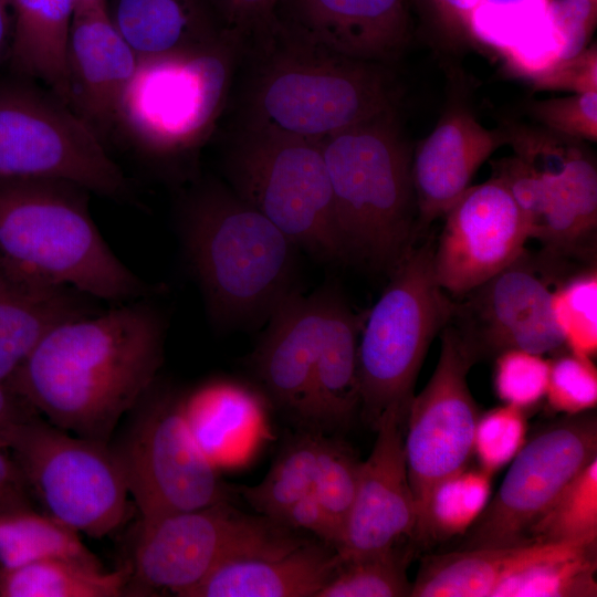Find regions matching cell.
Here are the masks:
<instances>
[{
  "mask_svg": "<svg viewBox=\"0 0 597 597\" xmlns=\"http://www.w3.org/2000/svg\"><path fill=\"white\" fill-rule=\"evenodd\" d=\"M259 64L244 126L323 140L396 109L387 65L302 39L280 21L251 48Z\"/></svg>",
  "mask_w": 597,
  "mask_h": 597,
  "instance_id": "obj_3",
  "label": "cell"
},
{
  "mask_svg": "<svg viewBox=\"0 0 597 597\" xmlns=\"http://www.w3.org/2000/svg\"><path fill=\"white\" fill-rule=\"evenodd\" d=\"M281 6L276 17L285 29L350 57L387 65L408 41L406 0H280Z\"/></svg>",
  "mask_w": 597,
  "mask_h": 597,
  "instance_id": "obj_20",
  "label": "cell"
},
{
  "mask_svg": "<svg viewBox=\"0 0 597 597\" xmlns=\"http://www.w3.org/2000/svg\"><path fill=\"white\" fill-rule=\"evenodd\" d=\"M229 502L142 521L132 575L147 588L187 594L227 561L290 549L305 538Z\"/></svg>",
  "mask_w": 597,
  "mask_h": 597,
  "instance_id": "obj_11",
  "label": "cell"
},
{
  "mask_svg": "<svg viewBox=\"0 0 597 597\" xmlns=\"http://www.w3.org/2000/svg\"><path fill=\"white\" fill-rule=\"evenodd\" d=\"M597 0H552L549 15L562 38V60L587 48L596 23Z\"/></svg>",
  "mask_w": 597,
  "mask_h": 597,
  "instance_id": "obj_45",
  "label": "cell"
},
{
  "mask_svg": "<svg viewBox=\"0 0 597 597\" xmlns=\"http://www.w3.org/2000/svg\"><path fill=\"white\" fill-rule=\"evenodd\" d=\"M440 335L437 366L426 387L413 396L405 422L404 448L417 522L434 486L468 467L481 415L467 379L479 360L476 353L450 323Z\"/></svg>",
  "mask_w": 597,
  "mask_h": 597,
  "instance_id": "obj_13",
  "label": "cell"
},
{
  "mask_svg": "<svg viewBox=\"0 0 597 597\" xmlns=\"http://www.w3.org/2000/svg\"><path fill=\"white\" fill-rule=\"evenodd\" d=\"M442 23L451 30L467 31L479 0H430Z\"/></svg>",
  "mask_w": 597,
  "mask_h": 597,
  "instance_id": "obj_48",
  "label": "cell"
},
{
  "mask_svg": "<svg viewBox=\"0 0 597 597\" xmlns=\"http://www.w3.org/2000/svg\"><path fill=\"white\" fill-rule=\"evenodd\" d=\"M151 297L59 324L8 381L50 423L106 443L163 363L167 323Z\"/></svg>",
  "mask_w": 597,
  "mask_h": 597,
  "instance_id": "obj_1",
  "label": "cell"
},
{
  "mask_svg": "<svg viewBox=\"0 0 597 597\" xmlns=\"http://www.w3.org/2000/svg\"><path fill=\"white\" fill-rule=\"evenodd\" d=\"M226 172L233 192L297 248L323 261H347L321 140L243 126Z\"/></svg>",
  "mask_w": 597,
  "mask_h": 597,
  "instance_id": "obj_8",
  "label": "cell"
},
{
  "mask_svg": "<svg viewBox=\"0 0 597 597\" xmlns=\"http://www.w3.org/2000/svg\"><path fill=\"white\" fill-rule=\"evenodd\" d=\"M321 438L316 432L295 437L260 483L240 488L241 495L263 516L279 523L292 504L313 491Z\"/></svg>",
  "mask_w": 597,
  "mask_h": 597,
  "instance_id": "obj_34",
  "label": "cell"
},
{
  "mask_svg": "<svg viewBox=\"0 0 597 597\" xmlns=\"http://www.w3.org/2000/svg\"><path fill=\"white\" fill-rule=\"evenodd\" d=\"M406 567V557L397 547L341 559L334 576L317 597L410 596L412 583L408 579Z\"/></svg>",
  "mask_w": 597,
  "mask_h": 597,
  "instance_id": "obj_37",
  "label": "cell"
},
{
  "mask_svg": "<svg viewBox=\"0 0 597 597\" xmlns=\"http://www.w3.org/2000/svg\"><path fill=\"white\" fill-rule=\"evenodd\" d=\"M549 359L521 349H509L495 356L493 386L506 405L528 410L546 395Z\"/></svg>",
  "mask_w": 597,
  "mask_h": 597,
  "instance_id": "obj_42",
  "label": "cell"
},
{
  "mask_svg": "<svg viewBox=\"0 0 597 597\" xmlns=\"http://www.w3.org/2000/svg\"><path fill=\"white\" fill-rule=\"evenodd\" d=\"M177 229L185 259L219 327L268 321L296 290L298 249L230 187L192 186L180 198Z\"/></svg>",
  "mask_w": 597,
  "mask_h": 597,
  "instance_id": "obj_2",
  "label": "cell"
},
{
  "mask_svg": "<svg viewBox=\"0 0 597 597\" xmlns=\"http://www.w3.org/2000/svg\"><path fill=\"white\" fill-rule=\"evenodd\" d=\"M97 302L0 256V381L9 380L55 326L100 312Z\"/></svg>",
  "mask_w": 597,
  "mask_h": 597,
  "instance_id": "obj_23",
  "label": "cell"
},
{
  "mask_svg": "<svg viewBox=\"0 0 597 597\" xmlns=\"http://www.w3.org/2000/svg\"><path fill=\"white\" fill-rule=\"evenodd\" d=\"M74 6H75V9H86V8L106 6V0H74Z\"/></svg>",
  "mask_w": 597,
  "mask_h": 597,
  "instance_id": "obj_50",
  "label": "cell"
},
{
  "mask_svg": "<svg viewBox=\"0 0 597 597\" xmlns=\"http://www.w3.org/2000/svg\"><path fill=\"white\" fill-rule=\"evenodd\" d=\"M130 567L106 572L101 565L50 558L4 570L0 591L8 597H117Z\"/></svg>",
  "mask_w": 597,
  "mask_h": 597,
  "instance_id": "obj_31",
  "label": "cell"
},
{
  "mask_svg": "<svg viewBox=\"0 0 597 597\" xmlns=\"http://www.w3.org/2000/svg\"><path fill=\"white\" fill-rule=\"evenodd\" d=\"M50 558L101 565L80 533L52 515L22 510L0 514V564L4 570Z\"/></svg>",
  "mask_w": 597,
  "mask_h": 597,
  "instance_id": "obj_32",
  "label": "cell"
},
{
  "mask_svg": "<svg viewBox=\"0 0 597 597\" xmlns=\"http://www.w3.org/2000/svg\"><path fill=\"white\" fill-rule=\"evenodd\" d=\"M125 442L115 451L142 521L229 502L227 486L196 441L181 397L154 391Z\"/></svg>",
  "mask_w": 597,
  "mask_h": 597,
  "instance_id": "obj_12",
  "label": "cell"
},
{
  "mask_svg": "<svg viewBox=\"0 0 597 597\" xmlns=\"http://www.w3.org/2000/svg\"><path fill=\"white\" fill-rule=\"evenodd\" d=\"M366 313H355L334 286L326 307L313 370L306 422L343 427L360 407L358 343Z\"/></svg>",
  "mask_w": 597,
  "mask_h": 597,
  "instance_id": "obj_25",
  "label": "cell"
},
{
  "mask_svg": "<svg viewBox=\"0 0 597 597\" xmlns=\"http://www.w3.org/2000/svg\"><path fill=\"white\" fill-rule=\"evenodd\" d=\"M339 563L333 547L305 540L283 552L227 561L186 597H317Z\"/></svg>",
  "mask_w": 597,
  "mask_h": 597,
  "instance_id": "obj_24",
  "label": "cell"
},
{
  "mask_svg": "<svg viewBox=\"0 0 597 597\" xmlns=\"http://www.w3.org/2000/svg\"><path fill=\"white\" fill-rule=\"evenodd\" d=\"M137 63L107 4L74 10L66 51L69 105L102 139L116 128Z\"/></svg>",
  "mask_w": 597,
  "mask_h": 597,
  "instance_id": "obj_19",
  "label": "cell"
},
{
  "mask_svg": "<svg viewBox=\"0 0 597 597\" xmlns=\"http://www.w3.org/2000/svg\"><path fill=\"white\" fill-rule=\"evenodd\" d=\"M503 144H507L505 130L488 129L465 109L449 111L440 118L411 159L418 235L446 214Z\"/></svg>",
  "mask_w": 597,
  "mask_h": 597,
  "instance_id": "obj_21",
  "label": "cell"
},
{
  "mask_svg": "<svg viewBox=\"0 0 597 597\" xmlns=\"http://www.w3.org/2000/svg\"><path fill=\"white\" fill-rule=\"evenodd\" d=\"M528 111L553 133L577 140H597V92L535 101Z\"/></svg>",
  "mask_w": 597,
  "mask_h": 597,
  "instance_id": "obj_43",
  "label": "cell"
},
{
  "mask_svg": "<svg viewBox=\"0 0 597 597\" xmlns=\"http://www.w3.org/2000/svg\"><path fill=\"white\" fill-rule=\"evenodd\" d=\"M595 458L597 421L590 411L567 415L538 432L510 462L499 491L465 533V548L530 542L534 522Z\"/></svg>",
  "mask_w": 597,
  "mask_h": 597,
  "instance_id": "obj_14",
  "label": "cell"
},
{
  "mask_svg": "<svg viewBox=\"0 0 597 597\" xmlns=\"http://www.w3.org/2000/svg\"><path fill=\"white\" fill-rule=\"evenodd\" d=\"M524 250L511 264L454 301L450 324L479 359L509 349L544 355L564 350L548 277Z\"/></svg>",
  "mask_w": 597,
  "mask_h": 597,
  "instance_id": "obj_15",
  "label": "cell"
},
{
  "mask_svg": "<svg viewBox=\"0 0 597 597\" xmlns=\"http://www.w3.org/2000/svg\"><path fill=\"white\" fill-rule=\"evenodd\" d=\"M108 14L138 59L209 43L223 32L210 0H115Z\"/></svg>",
  "mask_w": 597,
  "mask_h": 597,
  "instance_id": "obj_26",
  "label": "cell"
},
{
  "mask_svg": "<svg viewBox=\"0 0 597 597\" xmlns=\"http://www.w3.org/2000/svg\"><path fill=\"white\" fill-rule=\"evenodd\" d=\"M13 28L12 0H0V62L8 57Z\"/></svg>",
  "mask_w": 597,
  "mask_h": 597,
  "instance_id": "obj_49",
  "label": "cell"
},
{
  "mask_svg": "<svg viewBox=\"0 0 597 597\" xmlns=\"http://www.w3.org/2000/svg\"><path fill=\"white\" fill-rule=\"evenodd\" d=\"M577 139L522 127L512 129L509 144L516 156L544 178L548 207L534 239L546 258L586 256L595 249L597 228V169Z\"/></svg>",
  "mask_w": 597,
  "mask_h": 597,
  "instance_id": "obj_17",
  "label": "cell"
},
{
  "mask_svg": "<svg viewBox=\"0 0 597 597\" xmlns=\"http://www.w3.org/2000/svg\"><path fill=\"white\" fill-rule=\"evenodd\" d=\"M0 178L64 179L112 199L130 193L93 128L53 92L23 77L0 84Z\"/></svg>",
  "mask_w": 597,
  "mask_h": 597,
  "instance_id": "obj_9",
  "label": "cell"
},
{
  "mask_svg": "<svg viewBox=\"0 0 597 597\" xmlns=\"http://www.w3.org/2000/svg\"><path fill=\"white\" fill-rule=\"evenodd\" d=\"M432 269L448 294L462 296L511 264L530 231L507 187L496 177L470 186L446 212Z\"/></svg>",
  "mask_w": 597,
  "mask_h": 597,
  "instance_id": "obj_16",
  "label": "cell"
},
{
  "mask_svg": "<svg viewBox=\"0 0 597 597\" xmlns=\"http://www.w3.org/2000/svg\"><path fill=\"white\" fill-rule=\"evenodd\" d=\"M552 0H479L467 32L501 55L553 27Z\"/></svg>",
  "mask_w": 597,
  "mask_h": 597,
  "instance_id": "obj_36",
  "label": "cell"
},
{
  "mask_svg": "<svg viewBox=\"0 0 597 597\" xmlns=\"http://www.w3.org/2000/svg\"><path fill=\"white\" fill-rule=\"evenodd\" d=\"M360 463L345 443L322 436L313 492L331 519L339 545L355 499Z\"/></svg>",
  "mask_w": 597,
  "mask_h": 597,
  "instance_id": "obj_39",
  "label": "cell"
},
{
  "mask_svg": "<svg viewBox=\"0 0 597 597\" xmlns=\"http://www.w3.org/2000/svg\"><path fill=\"white\" fill-rule=\"evenodd\" d=\"M279 524L292 530L307 531L335 551L339 545V536L313 491L292 504Z\"/></svg>",
  "mask_w": 597,
  "mask_h": 597,
  "instance_id": "obj_47",
  "label": "cell"
},
{
  "mask_svg": "<svg viewBox=\"0 0 597 597\" xmlns=\"http://www.w3.org/2000/svg\"><path fill=\"white\" fill-rule=\"evenodd\" d=\"M431 241L413 247L366 313L358 343L360 407L374 423L387 410L405 418L434 337L449 324L454 301L437 283Z\"/></svg>",
  "mask_w": 597,
  "mask_h": 597,
  "instance_id": "obj_7",
  "label": "cell"
},
{
  "mask_svg": "<svg viewBox=\"0 0 597 597\" xmlns=\"http://www.w3.org/2000/svg\"><path fill=\"white\" fill-rule=\"evenodd\" d=\"M525 411L503 404L480 415L473 438L479 467L490 474L509 464L526 442Z\"/></svg>",
  "mask_w": 597,
  "mask_h": 597,
  "instance_id": "obj_40",
  "label": "cell"
},
{
  "mask_svg": "<svg viewBox=\"0 0 597 597\" xmlns=\"http://www.w3.org/2000/svg\"><path fill=\"white\" fill-rule=\"evenodd\" d=\"M535 90L569 91L574 94L597 92V48L584 49L577 55L561 60L551 70L534 78Z\"/></svg>",
  "mask_w": 597,
  "mask_h": 597,
  "instance_id": "obj_46",
  "label": "cell"
},
{
  "mask_svg": "<svg viewBox=\"0 0 597 597\" xmlns=\"http://www.w3.org/2000/svg\"><path fill=\"white\" fill-rule=\"evenodd\" d=\"M181 407L196 441L217 469L234 461V450L252 439L261 419L259 399L229 381L198 387L181 397Z\"/></svg>",
  "mask_w": 597,
  "mask_h": 597,
  "instance_id": "obj_28",
  "label": "cell"
},
{
  "mask_svg": "<svg viewBox=\"0 0 597 597\" xmlns=\"http://www.w3.org/2000/svg\"><path fill=\"white\" fill-rule=\"evenodd\" d=\"M243 53V42L223 30L209 43L138 59L116 128L151 159L191 154L211 135Z\"/></svg>",
  "mask_w": 597,
  "mask_h": 597,
  "instance_id": "obj_6",
  "label": "cell"
},
{
  "mask_svg": "<svg viewBox=\"0 0 597 597\" xmlns=\"http://www.w3.org/2000/svg\"><path fill=\"white\" fill-rule=\"evenodd\" d=\"M91 191L56 178H0V256L11 266L111 304L158 290L112 251L90 212Z\"/></svg>",
  "mask_w": 597,
  "mask_h": 597,
  "instance_id": "obj_4",
  "label": "cell"
},
{
  "mask_svg": "<svg viewBox=\"0 0 597 597\" xmlns=\"http://www.w3.org/2000/svg\"><path fill=\"white\" fill-rule=\"evenodd\" d=\"M280 0H210L221 28L234 33L244 51L265 39L277 24Z\"/></svg>",
  "mask_w": 597,
  "mask_h": 597,
  "instance_id": "obj_44",
  "label": "cell"
},
{
  "mask_svg": "<svg viewBox=\"0 0 597 597\" xmlns=\"http://www.w3.org/2000/svg\"><path fill=\"white\" fill-rule=\"evenodd\" d=\"M541 542L464 548L426 557L411 597H490L500 580L530 557Z\"/></svg>",
  "mask_w": 597,
  "mask_h": 597,
  "instance_id": "obj_30",
  "label": "cell"
},
{
  "mask_svg": "<svg viewBox=\"0 0 597 597\" xmlns=\"http://www.w3.org/2000/svg\"><path fill=\"white\" fill-rule=\"evenodd\" d=\"M406 418L387 410L376 421L377 437L360 463L357 490L337 555L341 559L385 552L413 535L417 509L405 448Z\"/></svg>",
  "mask_w": 597,
  "mask_h": 597,
  "instance_id": "obj_18",
  "label": "cell"
},
{
  "mask_svg": "<svg viewBox=\"0 0 597 597\" xmlns=\"http://www.w3.org/2000/svg\"><path fill=\"white\" fill-rule=\"evenodd\" d=\"M597 538V458L586 464L534 522L528 541Z\"/></svg>",
  "mask_w": 597,
  "mask_h": 597,
  "instance_id": "obj_35",
  "label": "cell"
},
{
  "mask_svg": "<svg viewBox=\"0 0 597 597\" xmlns=\"http://www.w3.org/2000/svg\"><path fill=\"white\" fill-rule=\"evenodd\" d=\"M597 538L541 542L495 586L490 597L597 596Z\"/></svg>",
  "mask_w": 597,
  "mask_h": 597,
  "instance_id": "obj_29",
  "label": "cell"
},
{
  "mask_svg": "<svg viewBox=\"0 0 597 597\" xmlns=\"http://www.w3.org/2000/svg\"><path fill=\"white\" fill-rule=\"evenodd\" d=\"M2 436L18 452L48 514L94 538L122 524L128 490L119 460L106 443L39 420L11 423Z\"/></svg>",
  "mask_w": 597,
  "mask_h": 597,
  "instance_id": "obj_10",
  "label": "cell"
},
{
  "mask_svg": "<svg viewBox=\"0 0 597 597\" xmlns=\"http://www.w3.org/2000/svg\"><path fill=\"white\" fill-rule=\"evenodd\" d=\"M74 9V0H12L8 53L15 75L40 82L67 105L66 51Z\"/></svg>",
  "mask_w": 597,
  "mask_h": 597,
  "instance_id": "obj_27",
  "label": "cell"
},
{
  "mask_svg": "<svg viewBox=\"0 0 597 597\" xmlns=\"http://www.w3.org/2000/svg\"><path fill=\"white\" fill-rule=\"evenodd\" d=\"M347 261L388 276L418 237L412 155L396 109L321 140Z\"/></svg>",
  "mask_w": 597,
  "mask_h": 597,
  "instance_id": "obj_5",
  "label": "cell"
},
{
  "mask_svg": "<svg viewBox=\"0 0 597 597\" xmlns=\"http://www.w3.org/2000/svg\"><path fill=\"white\" fill-rule=\"evenodd\" d=\"M545 398L565 415L591 411L597 405V368L593 358L564 349L549 359Z\"/></svg>",
  "mask_w": 597,
  "mask_h": 597,
  "instance_id": "obj_41",
  "label": "cell"
},
{
  "mask_svg": "<svg viewBox=\"0 0 597 597\" xmlns=\"http://www.w3.org/2000/svg\"><path fill=\"white\" fill-rule=\"evenodd\" d=\"M327 286L289 295L268 318L253 365L274 404L306 422Z\"/></svg>",
  "mask_w": 597,
  "mask_h": 597,
  "instance_id": "obj_22",
  "label": "cell"
},
{
  "mask_svg": "<svg viewBox=\"0 0 597 597\" xmlns=\"http://www.w3.org/2000/svg\"><path fill=\"white\" fill-rule=\"evenodd\" d=\"M552 310L566 349L595 357L597 353V272H582L552 294Z\"/></svg>",
  "mask_w": 597,
  "mask_h": 597,
  "instance_id": "obj_38",
  "label": "cell"
},
{
  "mask_svg": "<svg viewBox=\"0 0 597 597\" xmlns=\"http://www.w3.org/2000/svg\"><path fill=\"white\" fill-rule=\"evenodd\" d=\"M492 476L480 467H465L439 482L426 503L413 535L423 541H444L465 534L491 499Z\"/></svg>",
  "mask_w": 597,
  "mask_h": 597,
  "instance_id": "obj_33",
  "label": "cell"
}]
</instances>
